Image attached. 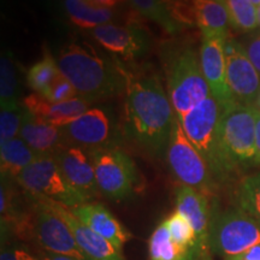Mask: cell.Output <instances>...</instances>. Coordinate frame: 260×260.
<instances>
[{
    "mask_svg": "<svg viewBox=\"0 0 260 260\" xmlns=\"http://www.w3.org/2000/svg\"><path fill=\"white\" fill-rule=\"evenodd\" d=\"M40 2H42V3H48V2H50V0H40Z\"/></svg>",
    "mask_w": 260,
    "mask_h": 260,
    "instance_id": "44",
    "label": "cell"
},
{
    "mask_svg": "<svg viewBox=\"0 0 260 260\" xmlns=\"http://www.w3.org/2000/svg\"><path fill=\"white\" fill-rule=\"evenodd\" d=\"M169 98L177 118L187 115L211 94L201 70L200 57L186 47L171 58L168 68Z\"/></svg>",
    "mask_w": 260,
    "mask_h": 260,
    "instance_id": "5",
    "label": "cell"
},
{
    "mask_svg": "<svg viewBox=\"0 0 260 260\" xmlns=\"http://www.w3.org/2000/svg\"><path fill=\"white\" fill-rule=\"evenodd\" d=\"M224 107L210 94L187 115L178 118L187 138L209 165L216 181H225L230 176L217 146V128Z\"/></svg>",
    "mask_w": 260,
    "mask_h": 260,
    "instance_id": "4",
    "label": "cell"
},
{
    "mask_svg": "<svg viewBox=\"0 0 260 260\" xmlns=\"http://www.w3.org/2000/svg\"><path fill=\"white\" fill-rule=\"evenodd\" d=\"M16 182L30 197L45 198L59 203L70 210L89 203L73 188L64 177L53 155H39L21 172Z\"/></svg>",
    "mask_w": 260,
    "mask_h": 260,
    "instance_id": "8",
    "label": "cell"
},
{
    "mask_svg": "<svg viewBox=\"0 0 260 260\" xmlns=\"http://www.w3.org/2000/svg\"><path fill=\"white\" fill-rule=\"evenodd\" d=\"M255 165H260V111L258 110L255 117Z\"/></svg>",
    "mask_w": 260,
    "mask_h": 260,
    "instance_id": "36",
    "label": "cell"
},
{
    "mask_svg": "<svg viewBox=\"0 0 260 260\" xmlns=\"http://www.w3.org/2000/svg\"><path fill=\"white\" fill-rule=\"evenodd\" d=\"M76 89H75V87L71 84L70 81L67 77H64L63 75H60L54 81V83L52 84L47 95L45 98H47L50 102L53 103H64L74 99V98H76Z\"/></svg>",
    "mask_w": 260,
    "mask_h": 260,
    "instance_id": "32",
    "label": "cell"
},
{
    "mask_svg": "<svg viewBox=\"0 0 260 260\" xmlns=\"http://www.w3.org/2000/svg\"><path fill=\"white\" fill-rule=\"evenodd\" d=\"M226 80L237 104L254 105L260 92V74L247 56L242 44L228 38L224 42Z\"/></svg>",
    "mask_w": 260,
    "mask_h": 260,
    "instance_id": "11",
    "label": "cell"
},
{
    "mask_svg": "<svg viewBox=\"0 0 260 260\" xmlns=\"http://www.w3.org/2000/svg\"><path fill=\"white\" fill-rule=\"evenodd\" d=\"M39 258L41 260H75L71 258H68V256H63V255H57V254H52V253L41 251L39 253Z\"/></svg>",
    "mask_w": 260,
    "mask_h": 260,
    "instance_id": "39",
    "label": "cell"
},
{
    "mask_svg": "<svg viewBox=\"0 0 260 260\" xmlns=\"http://www.w3.org/2000/svg\"><path fill=\"white\" fill-rule=\"evenodd\" d=\"M27 110L24 106L2 109L0 112V144L17 138L23 124Z\"/></svg>",
    "mask_w": 260,
    "mask_h": 260,
    "instance_id": "31",
    "label": "cell"
},
{
    "mask_svg": "<svg viewBox=\"0 0 260 260\" xmlns=\"http://www.w3.org/2000/svg\"><path fill=\"white\" fill-rule=\"evenodd\" d=\"M64 8L76 27L88 30L107 24L115 17L113 9L92 5L86 0H64Z\"/></svg>",
    "mask_w": 260,
    "mask_h": 260,
    "instance_id": "23",
    "label": "cell"
},
{
    "mask_svg": "<svg viewBox=\"0 0 260 260\" xmlns=\"http://www.w3.org/2000/svg\"><path fill=\"white\" fill-rule=\"evenodd\" d=\"M61 132L67 146H77L89 151L113 147L111 121L106 112L98 107L89 109L76 121L61 126Z\"/></svg>",
    "mask_w": 260,
    "mask_h": 260,
    "instance_id": "12",
    "label": "cell"
},
{
    "mask_svg": "<svg viewBox=\"0 0 260 260\" xmlns=\"http://www.w3.org/2000/svg\"><path fill=\"white\" fill-rule=\"evenodd\" d=\"M195 21L203 38H229L226 0H194Z\"/></svg>",
    "mask_w": 260,
    "mask_h": 260,
    "instance_id": "21",
    "label": "cell"
},
{
    "mask_svg": "<svg viewBox=\"0 0 260 260\" xmlns=\"http://www.w3.org/2000/svg\"><path fill=\"white\" fill-rule=\"evenodd\" d=\"M45 201L68 224L80 248L90 260H125L122 251L81 222L69 207L50 199Z\"/></svg>",
    "mask_w": 260,
    "mask_h": 260,
    "instance_id": "17",
    "label": "cell"
},
{
    "mask_svg": "<svg viewBox=\"0 0 260 260\" xmlns=\"http://www.w3.org/2000/svg\"><path fill=\"white\" fill-rule=\"evenodd\" d=\"M149 260H195L189 252L182 249L171 239L167 225L161 222L148 239Z\"/></svg>",
    "mask_w": 260,
    "mask_h": 260,
    "instance_id": "24",
    "label": "cell"
},
{
    "mask_svg": "<svg viewBox=\"0 0 260 260\" xmlns=\"http://www.w3.org/2000/svg\"><path fill=\"white\" fill-rule=\"evenodd\" d=\"M92 158L100 193L110 200L121 203L134 195L140 188V174L134 160L116 147L88 152Z\"/></svg>",
    "mask_w": 260,
    "mask_h": 260,
    "instance_id": "7",
    "label": "cell"
},
{
    "mask_svg": "<svg viewBox=\"0 0 260 260\" xmlns=\"http://www.w3.org/2000/svg\"><path fill=\"white\" fill-rule=\"evenodd\" d=\"M223 260H260V245L252 247V248L241 253V254L224 258Z\"/></svg>",
    "mask_w": 260,
    "mask_h": 260,
    "instance_id": "34",
    "label": "cell"
},
{
    "mask_svg": "<svg viewBox=\"0 0 260 260\" xmlns=\"http://www.w3.org/2000/svg\"><path fill=\"white\" fill-rule=\"evenodd\" d=\"M260 245V224L237 207L212 210L209 248L214 254L229 258Z\"/></svg>",
    "mask_w": 260,
    "mask_h": 260,
    "instance_id": "6",
    "label": "cell"
},
{
    "mask_svg": "<svg viewBox=\"0 0 260 260\" xmlns=\"http://www.w3.org/2000/svg\"><path fill=\"white\" fill-rule=\"evenodd\" d=\"M237 206L260 224V171L243 178L236 193Z\"/></svg>",
    "mask_w": 260,
    "mask_h": 260,
    "instance_id": "29",
    "label": "cell"
},
{
    "mask_svg": "<svg viewBox=\"0 0 260 260\" xmlns=\"http://www.w3.org/2000/svg\"><path fill=\"white\" fill-rule=\"evenodd\" d=\"M258 17H259V27H260V6L258 8Z\"/></svg>",
    "mask_w": 260,
    "mask_h": 260,
    "instance_id": "43",
    "label": "cell"
},
{
    "mask_svg": "<svg viewBox=\"0 0 260 260\" xmlns=\"http://www.w3.org/2000/svg\"><path fill=\"white\" fill-rule=\"evenodd\" d=\"M69 184L89 201L100 193L89 153L77 146H64L53 154Z\"/></svg>",
    "mask_w": 260,
    "mask_h": 260,
    "instance_id": "15",
    "label": "cell"
},
{
    "mask_svg": "<svg viewBox=\"0 0 260 260\" xmlns=\"http://www.w3.org/2000/svg\"><path fill=\"white\" fill-rule=\"evenodd\" d=\"M39 155L21 138H15L0 144V170L2 178L17 180L21 172Z\"/></svg>",
    "mask_w": 260,
    "mask_h": 260,
    "instance_id": "22",
    "label": "cell"
},
{
    "mask_svg": "<svg viewBox=\"0 0 260 260\" xmlns=\"http://www.w3.org/2000/svg\"><path fill=\"white\" fill-rule=\"evenodd\" d=\"M255 107L256 110H258V111H260V92H259V94H258V98H256V100H255V103H254V105H253Z\"/></svg>",
    "mask_w": 260,
    "mask_h": 260,
    "instance_id": "40",
    "label": "cell"
},
{
    "mask_svg": "<svg viewBox=\"0 0 260 260\" xmlns=\"http://www.w3.org/2000/svg\"><path fill=\"white\" fill-rule=\"evenodd\" d=\"M249 2H251L254 6H256V8H259L260 6V0H249Z\"/></svg>",
    "mask_w": 260,
    "mask_h": 260,
    "instance_id": "41",
    "label": "cell"
},
{
    "mask_svg": "<svg viewBox=\"0 0 260 260\" xmlns=\"http://www.w3.org/2000/svg\"><path fill=\"white\" fill-rule=\"evenodd\" d=\"M121 69L125 79V135L149 154L162 157L176 117L170 98L155 75L130 74L123 67Z\"/></svg>",
    "mask_w": 260,
    "mask_h": 260,
    "instance_id": "1",
    "label": "cell"
},
{
    "mask_svg": "<svg viewBox=\"0 0 260 260\" xmlns=\"http://www.w3.org/2000/svg\"><path fill=\"white\" fill-rule=\"evenodd\" d=\"M230 25L239 31L248 32L259 28L258 8L249 0H226Z\"/></svg>",
    "mask_w": 260,
    "mask_h": 260,
    "instance_id": "30",
    "label": "cell"
},
{
    "mask_svg": "<svg viewBox=\"0 0 260 260\" xmlns=\"http://www.w3.org/2000/svg\"><path fill=\"white\" fill-rule=\"evenodd\" d=\"M57 64L77 94L89 103L118 95L125 90L121 65L102 57L87 44L67 45L58 54Z\"/></svg>",
    "mask_w": 260,
    "mask_h": 260,
    "instance_id": "2",
    "label": "cell"
},
{
    "mask_svg": "<svg viewBox=\"0 0 260 260\" xmlns=\"http://www.w3.org/2000/svg\"><path fill=\"white\" fill-rule=\"evenodd\" d=\"M88 2L89 4L95 5V6H100V8H109V9H113L116 8L117 5L123 4V3L129 2V0H86Z\"/></svg>",
    "mask_w": 260,
    "mask_h": 260,
    "instance_id": "38",
    "label": "cell"
},
{
    "mask_svg": "<svg viewBox=\"0 0 260 260\" xmlns=\"http://www.w3.org/2000/svg\"><path fill=\"white\" fill-rule=\"evenodd\" d=\"M71 211L81 222L111 242L119 251L129 241L130 234L104 205L87 203Z\"/></svg>",
    "mask_w": 260,
    "mask_h": 260,
    "instance_id": "19",
    "label": "cell"
},
{
    "mask_svg": "<svg viewBox=\"0 0 260 260\" xmlns=\"http://www.w3.org/2000/svg\"><path fill=\"white\" fill-rule=\"evenodd\" d=\"M18 136L40 155H53L58 149L67 146L61 128L42 121L28 111Z\"/></svg>",
    "mask_w": 260,
    "mask_h": 260,
    "instance_id": "20",
    "label": "cell"
},
{
    "mask_svg": "<svg viewBox=\"0 0 260 260\" xmlns=\"http://www.w3.org/2000/svg\"><path fill=\"white\" fill-rule=\"evenodd\" d=\"M60 75L57 60L46 52L40 60L29 68L27 71V84L34 90V93L46 96L51 86Z\"/></svg>",
    "mask_w": 260,
    "mask_h": 260,
    "instance_id": "26",
    "label": "cell"
},
{
    "mask_svg": "<svg viewBox=\"0 0 260 260\" xmlns=\"http://www.w3.org/2000/svg\"><path fill=\"white\" fill-rule=\"evenodd\" d=\"M226 39L203 38L199 54L201 70L211 94L223 106L236 103L226 80V61L224 54V42Z\"/></svg>",
    "mask_w": 260,
    "mask_h": 260,
    "instance_id": "16",
    "label": "cell"
},
{
    "mask_svg": "<svg viewBox=\"0 0 260 260\" xmlns=\"http://www.w3.org/2000/svg\"><path fill=\"white\" fill-rule=\"evenodd\" d=\"M30 198L34 201L32 236L42 251L75 260H90L80 248L68 224L48 206L45 199Z\"/></svg>",
    "mask_w": 260,
    "mask_h": 260,
    "instance_id": "10",
    "label": "cell"
},
{
    "mask_svg": "<svg viewBox=\"0 0 260 260\" xmlns=\"http://www.w3.org/2000/svg\"><path fill=\"white\" fill-rule=\"evenodd\" d=\"M243 47H245L249 60L252 61V64L260 74V34L252 37L243 45Z\"/></svg>",
    "mask_w": 260,
    "mask_h": 260,
    "instance_id": "33",
    "label": "cell"
},
{
    "mask_svg": "<svg viewBox=\"0 0 260 260\" xmlns=\"http://www.w3.org/2000/svg\"><path fill=\"white\" fill-rule=\"evenodd\" d=\"M159 2H161V3H162V4H164V5H165V4H168V3H169V2H170V0H159Z\"/></svg>",
    "mask_w": 260,
    "mask_h": 260,
    "instance_id": "42",
    "label": "cell"
},
{
    "mask_svg": "<svg viewBox=\"0 0 260 260\" xmlns=\"http://www.w3.org/2000/svg\"><path fill=\"white\" fill-rule=\"evenodd\" d=\"M19 80L16 64L9 52H4L0 58V106L2 109L18 107Z\"/></svg>",
    "mask_w": 260,
    "mask_h": 260,
    "instance_id": "25",
    "label": "cell"
},
{
    "mask_svg": "<svg viewBox=\"0 0 260 260\" xmlns=\"http://www.w3.org/2000/svg\"><path fill=\"white\" fill-rule=\"evenodd\" d=\"M90 34L98 44L125 60L145 56L151 50V38L148 32L134 24L107 23L90 30Z\"/></svg>",
    "mask_w": 260,
    "mask_h": 260,
    "instance_id": "13",
    "label": "cell"
},
{
    "mask_svg": "<svg viewBox=\"0 0 260 260\" xmlns=\"http://www.w3.org/2000/svg\"><path fill=\"white\" fill-rule=\"evenodd\" d=\"M167 158L171 172L181 184L194 188L207 197L214 193L217 181L209 165L187 138L177 117H175L172 125Z\"/></svg>",
    "mask_w": 260,
    "mask_h": 260,
    "instance_id": "9",
    "label": "cell"
},
{
    "mask_svg": "<svg viewBox=\"0 0 260 260\" xmlns=\"http://www.w3.org/2000/svg\"><path fill=\"white\" fill-rule=\"evenodd\" d=\"M175 205L177 212H180L190 223L197 234L199 256L206 255L210 249L209 235L212 219V209L210 207L209 197L194 188L180 183L175 190Z\"/></svg>",
    "mask_w": 260,
    "mask_h": 260,
    "instance_id": "14",
    "label": "cell"
},
{
    "mask_svg": "<svg viewBox=\"0 0 260 260\" xmlns=\"http://www.w3.org/2000/svg\"><path fill=\"white\" fill-rule=\"evenodd\" d=\"M162 222L167 225L171 239L177 246L186 252H189L194 259L199 258V249H198V239L193 226L176 210L165 218Z\"/></svg>",
    "mask_w": 260,
    "mask_h": 260,
    "instance_id": "28",
    "label": "cell"
},
{
    "mask_svg": "<svg viewBox=\"0 0 260 260\" xmlns=\"http://www.w3.org/2000/svg\"><path fill=\"white\" fill-rule=\"evenodd\" d=\"M139 15L151 19L164 29L168 34H178L183 27L172 17L167 6L159 0H129Z\"/></svg>",
    "mask_w": 260,
    "mask_h": 260,
    "instance_id": "27",
    "label": "cell"
},
{
    "mask_svg": "<svg viewBox=\"0 0 260 260\" xmlns=\"http://www.w3.org/2000/svg\"><path fill=\"white\" fill-rule=\"evenodd\" d=\"M255 117L254 106L234 103L224 107L217 128V146L230 175L239 168L255 165Z\"/></svg>",
    "mask_w": 260,
    "mask_h": 260,
    "instance_id": "3",
    "label": "cell"
},
{
    "mask_svg": "<svg viewBox=\"0 0 260 260\" xmlns=\"http://www.w3.org/2000/svg\"><path fill=\"white\" fill-rule=\"evenodd\" d=\"M22 105L31 115L58 128L70 124L89 110V102L82 96H76L69 102L53 103L39 93L25 96Z\"/></svg>",
    "mask_w": 260,
    "mask_h": 260,
    "instance_id": "18",
    "label": "cell"
},
{
    "mask_svg": "<svg viewBox=\"0 0 260 260\" xmlns=\"http://www.w3.org/2000/svg\"><path fill=\"white\" fill-rule=\"evenodd\" d=\"M0 260H17L15 254V245H11L6 240H3L2 241Z\"/></svg>",
    "mask_w": 260,
    "mask_h": 260,
    "instance_id": "35",
    "label": "cell"
},
{
    "mask_svg": "<svg viewBox=\"0 0 260 260\" xmlns=\"http://www.w3.org/2000/svg\"><path fill=\"white\" fill-rule=\"evenodd\" d=\"M15 254L17 260H41L39 256H34L30 252L24 248V246L15 245Z\"/></svg>",
    "mask_w": 260,
    "mask_h": 260,
    "instance_id": "37",
    "label": "cell"
}]
</instances>
